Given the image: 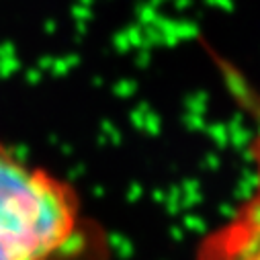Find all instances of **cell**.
<instances>
[{"instance_id":"3","label":"cell","mask_w":260,"mask_h":260,"mask_svg":"<svg viewBox=\"0 0 260 260\" xmlns=\"http://www.w3.org/2000/svg\"><path fill=\"white\" fill-rule=\"evenodd\" d=\"M250 158H252L254 168H256V180H258L256 194L260 197V123H258L256 132H254V136H252V142H250Z\"/></svg>"},{"instance_id":"1","label":"cell","mask_w":260,"mask_h":260,"mask_svg":"<svg viewBox=\"0 0 260 260\" xmlns=\"http://www.w3.org/2000/svg\"><path fill=\"white\" fill-rule=\"evenodd\" d=\"M78 228L76 190L0 144V260H57Z\"/></svg>"},{"instance_id":"2","label":"cell","mask_w":260,"mask_h":260,"mask_svg":"<svg viewBox=\"0 0 260 260\" xmlns=\"http://www.w3.org/2000/svg\"><path fill=\"white\" fill-rule=\"evenodd\" d=\"M194 260H260V197L254 194L234 215L203 236Z\"/></svg>"}]
</instances>
